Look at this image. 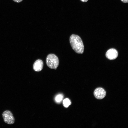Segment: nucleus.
Instances as JSON below:
<instances>
[{"mask_svg": "<svg viewBox=\"0 0 128 128\" xmlns=\"http://www.w3.org/2000/svg\"><path fill=\"white\" fill-rule=\"evenodd\" d=\"M63 104L64 106L68 107L71 104L70 100L68 98H66L63 101Z\"/></svg>", "mask_w": 128, "mask_h": 128, "instance_id": "nucleus-8", "label": "nucleus"}, {"mask_svg": "<svg viewBox=\"0 0 128 128\" xmlns=\"http://www.w3.org/2000/svg\"><path fill=\"white\" fill-rule=\"evenodd\" d=\"M14 2L17 3H19L22 2L23 0H12Z\"/></svg>", "mask_w": 128, "mask_h": 128, "instance_id": "nucleus-9", "label": "nucleus"}, {"mask_svg": "<svg viewBox=\"0 0 128 128\" xmlns=\"http://www.w3.org/2000/svg\"><path fill=\"white\" fill-rule=\"evenodd\" d=\"M107 58L110 60H113L116 59L118 55L117 51L115 49H110L107 51L106 53Z\"/></svg>", "mask_w": 128, "mask_h": 128, "instance_id": "nucleus-5", "label": "nucleus"}, {"mask_svg": "<svg viewBox=\"0 0 128 128\" xmlns=\"http://www.w3.org/2000/svg\"><path fill=\"white\" fill-rule=\"evenodd\" d=\"M2 115L4 121L5 123L10 124L14 123V118L10 111L8 110H5L3 112Z\"/></svg>", "mask_w": 128, "mask_h": 128, "instance_id": "nucleus-3", "label": "nucleus"}, {"mask_svg": "<svg viewBox=\"0 0 128 128\" xmlns=\"http://www.w3.org/2000/svg\"><path fill=\"white\" fill-rule=\"evenodd\" d=\"M80 0L84 2H86L88 0Z\"/></svg>", "mask_w": 128, "mask_h": 128, "instance_id": "nucleus-11", "label": "nucleus"}, {"mask_svg": "<svg viewBox=\"0 0 128 128\" xmlns=\"http://www.w3.org/2000/svg\"><path fill=\"white\" fill-rule=\"evenodd\" d=\"M46 63L47 66L50 68L56 69L59 65V59L55 54H50L46 57Z\"/></svg>", "mask_w": 128, "mask_h": 128, "instance_id": "nucleus-2", "label": "nucleus"}, {"mask_svg": "<svg viewBox=\"0 0 128 128\" xmlns=\"http://www.w3.org/2000/svg\"><path fill=\"white\" fill-rule=\"evenodd\" d=\"M43 66V61L41 59H38L34 62L33 65V68L35 71L39 72L42 69Z\"/></svg>", "mask_w": 128, "mask_h": 128, "instance_id": "nucleus-6", "label": "nucleus"}, {"mask_svg": "<svg viewBox=\"0 0 128 128\" xmlns=\"http://www.w3.org/2000/svg\"><path fill=\"white\" fill-rule=\"evenodd\" d=\"M121 1L124 3H127L128 2V0H121Z\"/></svg>", "mask_w": 128, "mask_h": 128, "instance_id": "nucleus-10", "label": "nucleus"}, {"mask_svg": "<svg viewBox=\"0 0 128 128\" xmlns=\"http://www.w3.org/2000/svg\"><path fill=\"white\" fill-rule=\"evenodd\" d=\"M106 92L105 90L101 87L96 88L95 90L94 94L97 99H101L103 98L106 95Z\"/></svg>", "mask_w": 128, "mask_h": 128, "instance_id": "nucleus-4", "label": "nucleus"}, {"mask_svg": "<svg viewBox=\"0 0 128 128\" xmlns=\"http://www.w3.org/2000/svg\"><path fill=\"white\" fill-rule=\"evenodd\" d=\"M63 97V95L61 94L57 95L55 97V100L57 103H59L62 101Z\"/></svg>", "mask_w": 128, "mask_h": 128, "instance_id": "nucleus-7", "label": "nucleus"}, {"mask_svg": "<svg viewBox=\"0 0 128 128\" xmlns=\"http://www.w3.org/2000/svg\"><path fill=\"white\" fill-rule=\"evenodd\" d=\"M69 41L73 49L76 53L82 54L84 50V46L82 40L78 36L73 34L70 37Z\"/></svg>", "mask_w": 128, "mask_h": 128, "instance_id": "nucleus-1", "label": "nucleus"}]
</instances>
